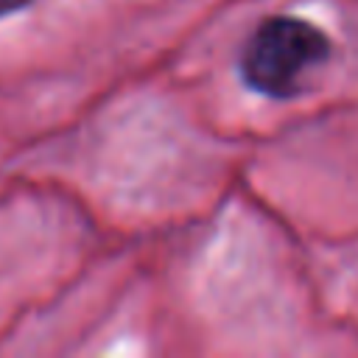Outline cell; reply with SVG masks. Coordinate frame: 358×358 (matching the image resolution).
Masks as SVG:
<instances>
[{"label":"cell","mask_w":358,"mask_h":358,"mask_svg":"<svg viewBox=\"0 0 358 358\" xmlns=\"http://www.w3.org/2000/svg\"><path fill=\"white\" fill-rule=\"evenodd\" d=\"M31 0H0V17H6V14H14V11H20V8H25Z\"/></svg>","instance_id":"cell-2"},{"label":"cell","mask_w":358,"mask_h":358,"mask_svg":"<svg viewBox=\"0 0 358 358\" xmlns=\"http://www.w3.org/2000/svg\"><path fill=\"white\" fill-rule=\"evenodd\" d=\"M330 56V39L322 28L299 17H266L241 50L243 81L268 95L291 98L302 90L308 70Z\"/></svg>","instance_id":"cell-1"}]
</instances>
